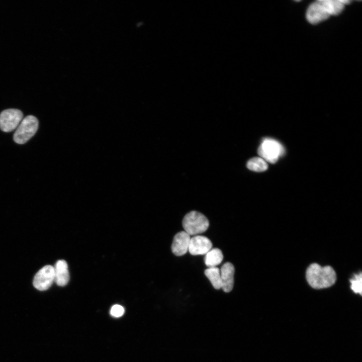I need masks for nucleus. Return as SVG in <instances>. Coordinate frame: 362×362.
<instances>
[{
	"label": "nucleus",
	"mask_w": 362,
	"mask_h": 362,
	"mask_svg": "<svg viewBox=\"0 0 362 362\" xmlns=\"http://www.w3.org/2000/svg\"><path fill=\"white\" fill-rule=\"evenodd\" d=\"M257 152L260 157L265 161L275 163L284 154V148L278 141L266 138L262 140Z\"/></svg>",
	"instance_id": "obj_5"
},
{
	"label": "nucleus",
	"mask_w": 362,
	"mask_h": 362,
	"mask_svg": "<svg viewBox=\"0 0 362 362\" xmlns=\"http://www.w3.org/2000/svg\"><path fill=\"white\" fill-rule=\"evenodd\" d=\"M306 278L311 287L320 289L332 286L335 283L336 275L335 272L330 266L323 267L314 263L307 268Z\"/></svg>",
	"instance_id": "obj_2"
},
{
	"label": "nucleus",
	"mask_w": 362,
	"mask_h": 362,
	"mask_svg": "<svg viewBox=\"0 0 362 362\" xmlns=\"http://www.w3.org/2000/svg\"><path fill=\"white\" fill-rule=\"evenodd\" d=\"M361 273L360 272L358 274H355L353 278L350 280L351 283L350 288L356 294H359L361 295L362 290V277Z\"/></svg>",
	"instance_id": "obj_15"
},
{
	"label": "nucleus",
	"mask_w": 362,
	"mask_h": 362,
	"mask_svg": "<svg viewBox=\"0 0 362 362\" xmlns=\"http://www.w3.org/2000/svg\"><path fill=\"white\" fill-rule=\"evenodd\" d=\"M182 224L185 231L190 236L205 232L209 226V222L206 217L196 211L187 214L183 220Z\"/></svg>",
	"instance_id": "obj_3"
},
{
	"label": "nucleus",
	"mask_w": 362,
	"mask_h": 362,
	"mask_svg": "<svg viewBox=\"0 0 362 362\" xmlns=\"http://www.w3.org/2000/svg\"><path fill=\"white\" fill-rule=\"evenodd\" d=\"M54 282V266L46 265L41 268L34 276L33 284L38 290L48 289Z\"/></svg>",
	"instance_id": "obj_7"
},
{
	"label": "nucleus",
	"mask_w": 362,
	"mask_h": 362,
	"mask_svg": "<svg viewBox=\"0 0 362 362\" xmlns=\"http://www.w3.org/2000/svg\"><path fill=\"white\" fill-rule=\"evenodd\" d=\"M124 311V309L122 306L115 305L112 307L110 313L113 317H120L123 315Z\"/></svg>",
	"instance_id": "obj_16"
},
{
	"label": "nucleus",
	"mask_w": 362,
	"mask_h": 362,
	"mask_svg": "<svg viewBox=\"0 0 362 362\" xmlns=\"http://www.w3.org/2000/svg\"><path fill=\"white\" fill-rule=\"evenodd\" d=\"M247 168L254 171L262 172L268 168L266 161L259 157H255L249 159L247 163Z\"/></svg>",
	"instance_id": "obj_14"
},
{
	"label": "nucleus",
	"mask_w": 362,
	"mask_h": 362,
	"mask_svg": "<svg viewBox=\"0 0 362 362\" xmlns=\"http://www.w3.org/2000/svg\"><path fill=\"white\" fill-rule=\"evenodd\" d=\"M212 247L211 240L206 236L196 235L190 239L188 250L193 255L206 254Z\"/></svg>",
	"instance_id": "obj_8"
},
{
	"label": "nucleus",
	"mask_w": 362,
	"mask_h": 362,
	"mask_svg": "<svg viewBox=\"0 0 362 362\" xmlns=\"http://www.w3.org/2000/svg\"><path fill=\"white\" fill-rule=\"evenodd\" d=\"M54 282L58 286H64L69 280L68 265L64 260H59L54 266Z\"/></svg>",
	"instance_id": "obj_11"
},
{
	"label": "nucleus",
	"mask_w": 362,
	"mask_h": 362,
	"mask_svg": "<svg viewBox=\"0 0 362 362\" xmlns=\"http://www.w3.org/2000/svg\"><path fill=\"white\" fill-rule=\"evenodd\" d=\"M38 126V120L36 117L26 116L17 128L13 137L14 141L20 144L26 143L35 134Z\"/></svg>",
	"instance_id": "obj_4"
},
{
	"label": "nucleus",
	"mask_w": 362,
	"mask_h": 362,
	"mask_svg": "<svg viewBox=\"0 0 362 362\" xmlns=\"http://www.w3.org/2000/svg\"><path fill=\"white\" fill-rule=\"evenodd\" d=\"M204 273L215 289L219 290L221 288L220 272L219 268L217 267H209L205 270Z\"/></svg>",
	"instance_id": "obj_13"
},
{
	"label": "nucleus",
	"mask_w": 362,
	"mask_h": 362,
	"mask_svg": "<svg viewBox=\"0 0 362 362\" xmlns=\"http://www.w3.org/2000/svg\"><path fill=\"white\" fill-rule=\"evenodd\" d=\"M190 239V236L185 231L176 234L171 245L172 253L178 256L185 254L188 250Z\"/></svg>",
	"instance_id": "obj_9"
},
{
	"label": "nucleus",
	"mask_w": 362,
	"mask_h": 362,
	"mask_svg": "<svg viewBox=\"0 0 362 362\" xmlns=\"http://www.w3.org/2000/svg\"><path fill=\"white\" fill-rule=\"evenodd\" d=\"M350 3L343 0H318L311 4L306 12V19L312 24H318L330 16L337 15Z\"/></svg>",
	"instance_id": "obj_1"
},
{
	"label": "nucleus",
	"mask_w": 362,
	"mask_h": 362,
	"mask_svg": "<svg viewBox=\"0 0 362 362\" xmlns=\"http://www.w3.org/2000/svg\"><path fill=\"white\" fill-rule=\"evenodd\" d=\"M235 268L230 262L225 263L220 270L221 281V288L224 292H230L234 285V274Z\"/></svg>",
	"instance_id": "obj_10"
},
{
	"label": "nucleus",
	"mask_w": 362,
	"mask_h": 362,
	"mask_svg": "<svg viewBox=\"0 0 362 362\" xmlns=\"http://www.w3.org/2000/svg\"><path fill=\"white\" fill-rule=\"evenodd\" d=\"M22 112L16 109H8L0 114V129L10 132L16 129L23 120Z\"/></svg>",
	"instance_id": "obj_6"
},
{
	"label": "nucleus",
	"mask_w": 362,
	"mask_h": 362,
	"mask_svg": "<svg viewBox=\"0 0 362 362\" xmlns=\"http://www.w3.org/2000/svg\"><path fill=\"white\" fill-rule=\"evenodd\" d=\"M223 259V255L219 248L210 249L206 254L204 258L205 264L209 267H216L221 263Z\"/></svg>",
	"instance_id": "obj_12"
}]
</instances>
